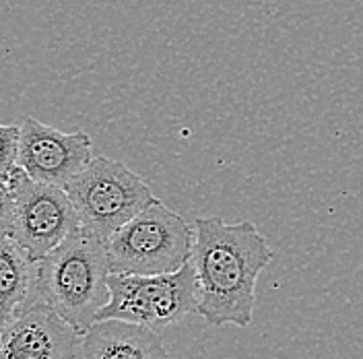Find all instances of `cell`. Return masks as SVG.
Returning <instances> with one entry per match:
<instances>
[{
	"label": "cell",
	"instance_id": "4",
	"mask_svg": "<svg viewBox=\"0 0 363 359\" xmlns=\"http://www.w3.org/2000/svg\"><path fill=\"white\" fill-rule=\"evenodd\" d=\"M194 229L161 201L120 227L108 242L113 275L157 277L192 260Z\"/></svg>",
	"mask_w": 363,
	"mask_h": 359
},
{
	"label": "cell",
	"instance_id": "12",
	"mask_svg": "<svg viewBox=\"0 0 363 359\" xmlns=\"http://www.w3.org/2000/svg\"><path fill=\"white\" fill-rule=\"evenodd\" d=\"M13 221H15V201H13L11 182L0 178V242L11 238Z\"/></svg>",
	"mask_w": 363,
	"mask_h": 359
},
{
	"label": "cell",
	"instance_id": "7",
	"mask_svg": "<svg viewBox=\"0 0 363 359\" xmlns=\"http://www.w3.org/2000/svg\"><path fill=\"white\" fill-rule=\"evenodd\" d=\"M93 159L87 133H60L35 118L21 122L17 167L35 182L67 188Z\"/></svg>",
	"mask_w": 363,
	"mask_h": 359
},
{
	"label": "cell",
	"instance_id": "9",
	"mask_svg": "<svg viewBox=\"0 0 363 359\" xmlns=\"http://www.w3.org/2000/svg\"><path fill=\"white\" fill-rule=\"evenodd\" d=\"M81 351L85 359H172L159 333L124 320L95 322Z\"/></svg>",
	"mask_w": 363,
	"mask_h": 359
},
{
	"label": "cell",
	"instance_id": "8",
	"mask_svg": "<svg viewBox=\"0 0 363 359\" xmlns=\"http://www.w3.org/2000/svg\"><path fill=\"white\" fill-rule=\"evenodd\" d=\"M81 341L62 316L33 299L0 335V359H74Z\"/></svg>",
	"mask_w": 363,
	"mask_h": 359
},
{
	"label": "cell",
	"instance_id": "5",
	"mask_svg": "<svg viewBox=\"0 0 363 359\" xmlns=\"http://www.w3.org/2000/svg\"><path fill=\"white\" fill-rule=\"evenodd\" d=\"M108 287L110 302L97 322L124 320L161 335L167 326L199 312V279L192 260L176 272L157 277L112 272Z\"/></svg>",
	"mask_w": 363,
	"mask_h": 359
},
{
	"label": "cell",
	"instance_id": "11",
	"mask_svg": "<svg viewBox=\"0 0 363 359\" xmlns=\"http://www.w3.org/2000/svg\"><path fill=\"white\" fill-rule=\"evenodd\" d=\"M21 126L0 124V178L9 180L17 167Z\"/></svg>",
	"mask_w": 363,
	"mask_h": 359
},
{
	"label": "cell",
	"instance_id": "10",
	"mask_svg": "<svg viewBox=\"0 0 363 359\" xmlns=\"http://www.w3.org/2000/svg\"><path fill=\"white\" fill-rule=\"evenodd\" d=\"M35 263L11 238L0 242V335L33 302Z\"/></svg>",
	"mask_w": 363,
	"mask_h": 359
},
{
	"label": "cell",
	"instance_id": "2",
	"mask_svg": "<svg viewBox=\"0 0 363 359\" xmlns=\"http://www.w3.org/2000/svg\"><path fill=\"white\" fill-rule=\"evenodd\" d=\"M108 242L79 229L35 263L33 299L48 304L85 337L110 302Z\"/></svg>",
	"mask_w": 363,
	"mask_h": 359
},
{
	"label": "cell",
	"instance_id": "1",
	"mask_svg": "<svg viewBox=\"0 0 363 359\" xmlns=\"http://www.w3.org/2000/svg\"><path fill=\"white\" fill-rule=\"evenodd\" d=\"M274 258L269 240L252 221L219 217L194 221L192 265L199 279V312L213 326L246 328L254 318L256 283Z\"/></svg>",
	"mask_w": 363,
	"mask_h": 359
},
{
	"label": "cell",
	"instance_id": "6",
	"mask_svg": "<svg viewBox=\"0 0 363 359\" xmlns=\"http://www.w3.org/2000/svg\"><path fill=\"white\" fill-rule=\"evenodd\" d=\"M9 182L15 201L11 240L33 263L42 260L81 229L65 188L35 182L21 167H15Z\"/></svg>",
	"mask_w": 363,
	"mask_h": 359
},
{
	"label": "cell",
	"instance_id": "3",
	"mask_svg": "<svg viewBox=\"0 0 363 359\" xmlns=\"http://www.w3.org/2000/svg\"><path fill=\"white\" fill-rule=\"evenodd\" d=\"M67 194L79 217L81 229L110 242L113 233L159 201L151 186L116 159L93 158L68 184Z\"/></svg>",
	"mask_w": 363,
	"mask_h": 359
}]
</instances>
